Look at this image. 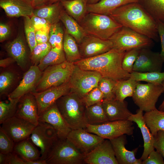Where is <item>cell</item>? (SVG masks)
Segmentation results:
<instances>
[{
	"label": "cell",
	"mask_w": 164,
	"mask_h": 164,
	"mask_svg": "<svg viewBox=\"0 0 164 164\" xmlns=\"http://www.w3.org/2000/svg\"><path fill=\"white\" fill-rule=\"evenodd\" d=\"M109 15L122 26L159 41L156 21L138 2L123 5Z\"/></svg>",
	"instance_id": "6da1fadb"
},
{
	"label": "cell",
	"mask_w": 164,
	"mask_h": 164,
	"mask_svg": "<svg viewBox=\"0 0 164 164\" xmlns=\"http://www.w3.org/2000/svg\"><path fill=\"white\" fill-rule=\"evenodd\" d=\"M125 52L112 48L98 55L81 59L74 64L81 69L97 72L102 77L115 81L127 79L130 77L131 74L125 70L122 66Z\"/></svg>",
	"instance_id": "7a4b0ae2"
},
{
	"label": "cell",
	"mask_w": 164,
	"mask_h": 164,
	"mask_svg": "<svg viewBox=\"0 0 164 164\" xmlns=\"http://www.w3.org/2000/svg\"><path fill=\"white\" fill-rule=\"evenodd\" d=\"M56 103L72 130L85 128L87 124L84 117L86 107L82 98L70 91L58 99Z\"/></svg>",
	"instance_id": "3957f363"
},
{
	"label": "cell",
	"mask_w": 164,
	"mask_h": 164,
	"mask_svg": "<svg viewBox=\"0 0 164 164\" xmlns=\"http://www.w3.org/2000/svg\"><path fill=\"white\" fill-rule=\"evenodd\" d=\"M87 34L109 40L122 26L109 15L87 13L79 23Z\"/></svg>",
	"instance_id": "277c9868"
},
{
	"label": "cell",
	"mask_w": 164,
	"mask_h": 164,
	"mask_svg": "<svg viewBox=\"0 0 164 164\" xmlns=\"http://www.w3.org/2000/svg\"><path fill=\"white\" fill-rule=\"evenodd\" d=\"M75 66L74 63L66 60L48 67L45 70L37 84L36 92L42 91L68 82Z\"/></svg>",
	"instance_id": "5b68a950"
},
{
	"label": "cell",
	"mask_w": 164,
	"mask_h": 164,
	"mask_svg": "<svg viewBox=\"0 0 164 164\" xmlns=\"http://www.w3.org/2000/svg\"><path fill=\"white\" fill-rule=\"evenodd\" d=\"M109 40L112 43L113 48L125 51L135 48H149L153 43L147 36L123 26Z\"/></svg>",
	"instance_id": "8992f818"
},
{
	"label": "cell",
	"mask_w": 164,
	"mask_h": 164,
	"mask_svg": "<svg viewBox=\"0 0 164 164\" xmlns=\"http://www.w3.org/2000/svg\"><path fill=\"white\" fill-rule=\"evenodd\" d=\"M84 157L67 138L59 139L46 160L47 164H81Z\"/></svg>",
	"instance_id": "52a82bcc"
},
{
	"label": "cell",
	"mask_w": 164,
	"mask_h": 164,
	"mask_svg": "<svg viewBox=\"0 0 164 164\" xmlns=\"http://www.w3.org/2000/svg\"><path fill=\"white\" fill-rule=\"evenodd\" d=\"M84 129L104 139L110 140L125 134L132 135L134 127L132 121L126 120L108 121L97 125L87 124Z\"/></svg>",
	"instance_id": "ba28073f"
},
{
	"label": "cell",
	"mask_w": 164,
	"mask_h": 164,
	"mask_svg": "<svg viewBox=\"0 0 164 164\" xmlns=\"http://www.w3.org/2000/svg\"><path fill=\"white\" fill-rule=\"evenodd\" d=\"M75 65L68 82L71 91L82 98L92 89L98 87L102 77L97 72L84 70Z\"/></svg>",
	"instance_id": "9c48e42d"
},
{
	"label": "cell",
	"mask_w": 164,
	"mask_h": 164,
	"mask_svg": "<svg viewBox=\"0 0 164 164\" xmlns=\"http://www.w3.org/2000/svg\"><path fill=\"white\" fill-rule=\"evenodd\" d=\"M163 93L161 84L138 82L132 97L139 109L146 112L156 109V102Z\"/></svg>",
	"instance_id": "30bf717a"
},
{
	"label": "cell",
	"mask_w": 164,
	"mask_h": 164,
	"mask_svg": "<svg viewBox=\"0 0 164 164\" xmlns=\"http://www.w3.org/2000/svg\"><path fill=\"white\" fill-rule=\"evenodd\" d=\"M30 136L32 142L40 149L41 160L46 159L55 143L59 139L53 127L43 122H39Z\"/></svg>",
	"instance_id": "8fae6325"
},
{
	"label": "cell",
	"mask_w": 164,
	"mask_h": 164,
	"mask_svg": "<svg viewBox=\"0 0 164 164\" xmlns=\"http://www.w3.org/2000/svg\"><path fill=\"white\" fill-rule=\"evenodd\" d=\"M1 124L2 129L16 143L28 138L36 126L15 116L7 119Z\"/></svg>",
	"instance_id": "7c38bea8"
},
{
	"label": "cell",
	"mask_w": 164,
	"mask_h": 164,
	"mask_svg": "<svg viewBox=\"0 0 164 164\" xmlns=\"http://www.w3.org/2000/svg\"><path fill=\"white\" fill-rule=\"evenodd\" d=\"M66 138L84 155L104 139L96 134H91L83 128L72 130Z\"/></svg>",
	"instance_id": "4fadbf2b"
},
{
	"label": "cell",
	"mask_w": 164,
	"mask_h": 164,
	"mask_svg": "<svg viewBox=\"0 0 164 164\" xmlns=\"http://www.w3.org/2000/svg\"><path fill=\"white\" fill-rule=\"evenodd\" d=\"M164 63L160 53L153 51L148 48H142L134 64L133 71L160 72Z\"/></svg>",
	"instance_id": "5bb4252c"
},
{
	"label": "cell",
	"mask_w": 164,
	"mask_h": 164,
	"mask_svg": "<svg viewBox=\"0 0 164 164\" xmlns=\"http://www.w3.org/2000/svg\"><path fill=\"white\" fill-rule=\"evenodd\" d=\"M71 90L70 84L68 82L42 91L32 93L37 104L39 116L55 104L60 97L70 92Z\"/></svg>",
	"instance_id": "9a60e30c"
},
{
	"label": "cell",
	"mask_w": 164,
	"mask_h": 164,
	"mask_svg": "<svg viewBox=\"0 0 164 164\" xmlns=\"http://www.w3.org/2000/svg\"><path fill=\"white\" fill-rule=\"evenodd\" d=\"M84 163L87 164H118L110 140L104 139L84 155Z\"/></svg>",
	"instance_id": "2e32d148"
},
{
	"label": "cell",
	"mask_w": 164,
	"mask_h": 164,
	"mask_svg": "<svg viewBox=\"0 0 164 164\" xmlns=\"http://www.w3.org/2000/svg\"><path fill=\"white\" fill-rule=\"evenodd\" d=\"M82 59L89 58L104 53L113 48L109 40H103L87 34L78 44Z\"/></svg>",
	"instance_id": "e0dca14e"
},
{
	"label": "cell",
	"mask_w": 164,
	"mask_h": 164,
	"mask_svg": "<svg viewBox=\"0 0 164 164\" xmlns=\"http://www.w3.org/2000/svg\"><path fill=\"white\" fill-rule=\"evenodd\" d=\"M39 121L52 125L60 139L66 138L72 130L59 111L56 103L39 116Z\"/></svg>",
	"instance_id": "ac0fdd59"
},
{
	"label": "cell",
	"mask_w": 164,
	"mask_h": 164,
	"mask_svg": "<svg viewBox=\"0 0 164 164\" xmlns=\"http://www.w3.org/2000/svg\"><path fill=\"white\" fill-rule=\"evenodd\" d=\"M42 74V71L37 66H31L24 74L17 87L9 95V98H21L27 94L37 84Z\"/></svg>",
	"instance_id": "d6986e66"
},
{
	"label": "cell",
	"mask_w": 164,
	"mask_h": 164,
	"mask_svg": "<svg viewBox=\"0 0 164 164\" xmlns=\"http://www.w3.org/2000/svg\"><path fill=\"white\" fill-rule=\"evenodd\" d=\"M112 144L115 157L119 164H142V160L136 158L135 155L138 148L132 151L125 147L127 143L126 136L122 135L110 139Z\"/></svg>",
	"instance_id": "ffe728a7"
},
{
	"label": "cell",
	"mask_w": 164,
	"mask_h": 164,
	"mask_svg": "<svg viewBox=\"0 0 164 164\" xmlns=\"http://www.w3.org/2000/svg\"><path fill=\"white\" fill-rule=\"evenodd\" d=\"M102 104L108 121L128 120L132 114L125 101H121L115 98L104 100Z\"/></svg>",
	"instance_id": "44dd1931"
},
{
	"label": "cell",
	"mask_w": 164,
	"mask_h": 164,
	"mask_svg": "<svg viewBox=\"0 0 164 164\" xmlns=\"http://www.w3.org/2000/svg\"><path fill=\"white\" fill-rule=\"evenodd\" d=\"M128 120L135 122L141 132L144 142V149L140 159L142 161L146 159L150 152L154 150V136L150 132L144 120L142 111L139 109L136 114H132L130 116Z\"/></svg>",
	"instance_id": "7402d4cb"
},
{
	"label": "cell",
	"mask_w": 164,
	"mask_h": 164,
	"mask_svg": "<svg viewBox=\"0 0 164 164\" xmlns=\"http://www.w3.org/2000/svg\"><path fill=\"white\" fill-rule=\"evenodd\" d=\"M0 6L11 17H31L34 8L27 0H0Z\"/></svg>",
	"instance_id": "603a6c76"
},
{
	"label": "cell",
	"mask_w": 164,
	"mask_h": 164,
	"mask_svg": "<svg viewBox=\"0 0 164 164\" xmlns=\"http://www.w3.org/2000/svg\"><path fill=\"white\" fill-rule=\"evenodd\" d=\"M31 94L25 95L20 101L15 116L36 126L39 122L38 106L34 96Z\"/></svg>",
	"instance_id": "cb8c5ba5"
},
{
	"label": "cell",
	"mask_w": 164,
	"mask_h": 164,
	"mask_svg": "<svg viewBox=\"0 0 164 164\" xmlns=\"http://www.w3.org/2000/svg\"><path fill=\"white\" fill-rule=\"evenodd\" d=\"M138 2V0H101L94 4H87V12L110 15L123 5Z\"/></svg>",
	"instance_id": "d4e9b609"
},
{
	"label": "cell",
	"mask_w": 164,
	"mask_h": 164,
	"mask_svg": "<svg viewBox=\"0 0 164 164\" xmlns=\"http://www.w3.org/2000/svg\"><path fill=\"white\" fill-rule=\"evenodd\" d=\"M60 20L64 25L65 30L74 38L78 44L87 35L79 23L63 9L60 12Z\"/></svg>",
	"instance_id": "484cf974"
},
{
	"label": "cell",
	"mask_w": 164,
	"mask_h": 164,
	"mask_svg": "<svg viewBox=\"0 0 164 164\" xmlns=\"http://www.w3.org/2000/svg\"><path fill=\"white\" fill-rule=\"evenodd\" d=\"M6 49L9 54L13 58L17 64L23 68L27 61V53L24 41L20 36L8 43Z\"/></svg>",
	"instance_id": "4316f807"
},
{
	"label": "cell",
	"mask_w": 164,
	"mask_h": 164,
	"mask_svg": "<svg viewBox=\"0 0 164 164\" xmlns=\"http://www.w3.org/2000/svg\"><path fill=\"white\" fill-rule=\"evenodd\" d=\"M60 2L67 12L79 23L87 13L86 0H61Z\"/></svg>",
	"instance_id": "83f0119b"
},
{
	"label": "cell",
	"mask_w": 164,
	"mask_h": 164,
	"mask_svg": "<svg viewBox=\"0 0 164 164\" xmlns=\"http://www.w3.org/2000/svg\"><path fill=\"white\" fill-rule=\"evenodd\" d=\"M63 7L60 1L35 9L33 15L45 19L51 25L59 22Z\"/></svg>",
	"instance_id": "f1b7e54d"
},
{
	"label": "cell",
	"mask_w": 164,
	"mask_h": 164,
	"mask_svg": "<svg viewBox=\"0 0 164 164\" xmlns=\"http://www.w3.org/2000/svg\"><path fill=\"white\" fill-rule=\"evenodd\" d=\"M28 138L16 143L13 152L25 161L40 159V152L30 142Z\"/></svg>",
	"instance_id": "f546056e"
},
{
	"label": "cell",
	"mask_w": 164,
	"mask_h": 164,
	"mask_svg": "<svg viewBox=\"0 0 164 164\" xmlns=\"http://www.w3.org/2000/svg\"><path fill=\"white\" fill-rule=\"evenodd\" d=\"M144 120L154 136L158 131H164V111L156 109L145 112L143 114Z\"/></svg>",
	"instance_id": "4dcf8cb0"
},
{
	"label": "cell",
	"mask_w": 164,
	"mask_h": 164,
	"mask_svg": "<svg viewBox=\"0 0 164 164\" xmlns=\"http://www.w3.org/2000/svg\"><path fill=\"white\" fill-rule=\"evenodd\" d=\"M131 77L117 80L114 88L115 99L124 101L128 97H132L138 83Z\"/></svg>",
	"instance_id": "1f68e13d"
},
{
	"label": "cell",
	"mask_w": 164,
	"mask_h": 164,
	"mask_svg": "<svg viewBox=\"0 0 164 164\" xmlns=\"http://www.w3.org/2000/svg\"><path fill=\"white\" fill-rule=\"evenodd\" d=\"M102 102L86 107L84 117L87 124L97 125L108 121Z\"/></svg>",
	"instance_id": "d6a6232c"
},
{
	"label": "cell",
	"mask_w": 164,
	"mask_h": 164,
	"mask_svg": "<svg viewBox=\"0 0 164 164\" xmlns=\"http://www.w3.org/2000/svg\"><path fill=\"white\" fill-rule=\"evenodd\" d=\"M63 49L67 61L74 63L82 59L78 44L74 38L65 30Z\"/></svg>",
	"instance_id": "836d02e7"
},
{
	"label": "cell",
	"mask_w": 164,
	"mask_h": 164,
	"mask_svg": "<svg viewBox=\"0 0 164 164\" xmlns=\"http://www.w3.org/2000/svg\"><path fill=\"white\" fill-rule=\"evenodd\" d=\"M138 2L155 21L164 23V0H138Z\"/></svg>",
	"instance_id": "e575fe53"
},
{
	"label": "cell",
	"mask_w": 164,
	"mask_h": 164,
	"mask_svg": "<svg viewBox=\"0 0 164 164\" xmlns=\"http://www.w3.org/2000/svg\"><path fill=\"white\" fill-rule=\"evenodd\" d=\"M66 60V58L63 49L52 47L37 66L42 71L50 66L61 63Z\"/></svg>",
	"instance_id": "d590c367"
},
{
	"label": "cell",
	"mask_w": 164,
	"mask_h": 164,
	"mask_svg": "<svg viewBox=\"0 0 164 164\" xmlns=\"http://www.w3.org/2000/svg\"><path fill=\"white\" fill-rule=\"evenodd\" d=\"M130 74V77L138 82L143 81L149 83L161 84L164 80V72L133 71Z\"/></svg>",
	"instance_id": "8d00e7d4"
},
{
	"label": "cell",
	"mask_w": 164,
	"mask_h": 164,
	"mask_svg": "<svg viewBox=\"0 0 164 164\" xmlns=\"http://www.w3.org/2000/svg\"><path fill=\"white\" fill-rule=\"evenodd\" d=\"M64 34V31L59 22L51 25L48 42L52 47L63 49Z\"/></svg>",
	"instance_id": "74e56055"
},
{
	"label": "cell",
	"mask_w": 164,
	"mask_h": 164,
	"mask_svg": "<svg viewBox=\"0 0 164 164\" xmlns=\"http://www.w3.org/2000/svg\"><path fill=\"white\" fill-rule=\"evenodd\" d=\"M20 98L12 99L9 98V101L0 102V124L7 119L15 116L17 105Z\"/></svg>",
	"instance_id": "f35d334b"
},
{
	"label": "cell",
	"mask_w": 164,
	"mask_h": 164,
	"mask_svg": "<svg viewBox=\"0 0 164 164\" xmlns=\"http://www.w3.org/2000/svg\"><path fill=\"white\" fill-rule=\"evenodd\" d=\"M116 81L104 77L101 79L98 87L103 94L104 100L115 98L114 88Z\"/></svg>",
	"instance_id": "ab89813d"
},
{
	"label": "cell",
	"mask_w": 164,
	"mask_h": 164,
	"mask_svg": "<svg viewBox=\"0 0 164 164\" xmlns=\"http://www.w3.org/2000/svg\"><path fill=\"white\" fill-rule=\"evenodd\" d=\"M141 49L135 48L125 52L122 62V66L125 70L130 73L133 71L134 64Z\"/></svg>",
	"instance_id": "60d3db41"
},
{
	"label": "cell",
	"mask_w": 164,
	"mask_h": 164,
	"mask_svg": "<svg viewBox=\"0 0 164 164\" xmlns=\"http://www.w3.org/2000/svg\"><path fill=\"white\" fill-rule=\"evenodd\" d=\"M24 26L26 41L31 52L37 44L36 38V30L33 26L30 17H24Z\"/></svg>",
	"instance_id": "b9f144b4"
},
{
	"label": "cell",
	"mask_w": 164,
	"mask_h": 164,
	"mask_svg": "<svg viewBox=\"0 0 164 164\" xmlns=\"http://www.w3.org/2000/svg\"><path fill=\"white\" fill-rule=\"evenodd\" d=\"M52 46L49 42L37 44L31 52V59L35 64H39L50 51Z\"/></svg>",
	"instance_id": "7bdbcfd3"
},
{
	"label": "cell",
	"mask_w": 164,
	"mask_h": 164,
	"mask_svg": "<svg viewBox=\"0 0 164 164\" xmlns=\"http://www.w3.org/2000/svg\"><path fill=\"white\" fill-rule=\"evenodd\" d=\"M86 107L102 102L104 99L103 94L98 87L94 88L82 98Z\"/></svg>",
	"instance_id": "ee69618b"
},
{
	"label": "cell",
	"mask_w": 164,
	"mask_h": 164,
	"mask_svg": "<svg viewBox=\"0 0 164 164\" xmlns=\"http://www.w3.org/2000/svg\"><path fill=\"white\" fill-rule=\"evenodd\" d=\"M14 142L0 127V152L8 154L12 152L15 144Z\"/></svg>",
	"instance_id": "f6af8a7d"
},
{
	"label": "cell",
	"mask_w": 164,
	"mask_h": 164,
	"mask_svg": "<svg viewBox=\"0 0 164 164\" xmlns=\"http://www.w3.org/2000/svg\"><path fill=\"white\" fill-rule=\"evenodd\" d=\"M14 78L12 73L5 72L0 75V92L1 94L3 93L12 84Z\"/></svg>",
	"instance_id": "bcb514c9"
},
{
	"label": "cell",
	"mask_w": 164,
	"mask_h": 164,
	"mask_svg": "<svg viewBox=\"0 0 164 164\" xmlns=\"http://www.w3.org/2000/svg\"><path fill=\"white\" fill-rule=\"evenodd\" d=\"M36 31L50 30L51 25L44 19L33 15L30 17Z\"/></svg>",
	"instance_id": "7dc6e473"
},
{
	"label": "cell",
	"mask_w": 164,
	"mask_h": 164,
	"mask_svg": "<svg viewBox=\"0 0 164 164\" xmlns=\"http://www.w3.org/2000/svg\"><path fill=\"white\" fill-rule=\"evenodd\" d=\"M154 138V147L164 159V131H158Z\"/></svg>",
	"instance_id": "c3c4849f"
},
{
	"label": "cell",
	"mask_w": 164,
	"mask_h": 164,
	"mask_svg": "<svg viewBox=\"0 0 164 164\" xmlns=\"http://www.w3.org/2000/svg\"><path fill=\"white\" fill-rule=\"evenodd\" d=\"M163 157L156 150L150 152L147 158L142 161V164H164Z\"/></svg>",
	"instance_id": "681fc988"
},
{
	"label": "cell",
	"mask_w": 164,
	"mask_h": 164,
	"mask_svg": "<svg viewBox=\"0 0 164 164\" xmlns=\"http://www.w3.org/2000/svg\"><path fill=\"white\" fill-rule=\"evenodd\" d=\"M158 32L161 42L160 55L164 62V23L159 20L156 21Z\"/></svg>",
	"instance_id": "f907efd6"
},
{
	"label": "cell",
	"mask_w": 164,
	"mask_h": 164,
	"mask_svg": "<svg viewBox=\"0 0 164 164\" xmlns=\"http://www.w3.org/2000/svg\"><path fill=\"white\" fill-rule=\"evenodd\" d=\"M50 30H40L36 31V38L37 44L48 42Z\"/></svg>",
	"instance_id": "816d5d0a"
},
{
	"label": "cell",
	"mask_w": 164,
	"mask_h": 164,
	"mask_svg": "<svg viewBox=\"0 0 164 164\" xmlns=\"http://www.w3.org/2000/svg\"><path fill=\"white\" fill-rule=\"evenodd\" d=\"M5 164H26L25 161L14 152L7 154Z\"/></svg>",
	"instance_id": "f5cc1de1"
},
{
	"label": "cell",
	"mask_w": 164,
	"mask_h": 164,
	"mask_svg": "<svg viewBox=\"0 0 164 164\" xmlns=\"http://www.w3.org/2000/svg\"><path fill=\"white\" fill-rule=\"evenodd\" d=\"M11 34L10 28L7 24L0 23V41L2 42L6 40Z\"/></svg>",
	"instance_id": "db71d44e"
},
{
	"label": "cell",
	"mask_w": 164,
	"mask_h": 164,
	"mask_svg": "<svg viewBox=\"0 0 164 164\" xmlns=\"http://www.w3.org/2000/svg\"><path fill=\"white\" fill-rule=\"evenodd\" d=\"M52 0H35L33 7L35 9L38 8L51 4Z\"/></svg>",
	"instance_id": "11a10c76"
},
{
	"label": "cell",
	"mask_w": 164,
	"mask_h": 164,
	"mask_svg": "<svg viewBox=\"0 0 164 164\" xmlns=\"http://www.w3.org/2000/svg\"><path fill=\"white\" fill-rule=\"evenodd\" d=\"M15 61L14 59L12 57L7 58L0 60V67H5Z\"/></svg>",
	"instance_id": "9f6ffc18"
},
{
	"label": "cell",
	"mask_w": 164,
	"mask_h": 164,
	"mask_svg": "<svg viewBox=\"0 0 164 164\" xmlns=\"http://www.w3.org/2000/svg\"><path fill=\"white\" fill-rule=\"evenodd\" d=\"M26 164H47L46 160L39 159L34 161H25Z\"/></svg>",
	"instance_id": "6f0895ef"
},
{
	"label": "cell",
	"mask_w": 164,
	"mask_h": 164,
	"mask_svg": "<svg viewBox=\"0 0 164 164\" xmlns=\"http://www.w3.org/2000/svg\"><path fill=\"white\" fill-rule=\"evenodd\" d=\"M7 159V154L0 152V164H5Z\"/></svg>",
	"instance_id": "680465c9"
},
{
	"label": "cell",
	"mask_w": 164,
	"mask_h": 164,
	"mask_svg": "<svg viewBox=\"0 0 164 164\" xmlns=\"http://www.w3.org/2000/svg\"><path fill=\"white\" fill-rule=\"evenodd\" d=\"M161 85L163 87V93H164V80L162 81ZM158 109L161 111H164V100L159 106Z\"/></svg>",
	"instance_id": "91938a15"
},
{
	"label": "cell",
	"mask_w": 164,
	"mask_h": 164,
	"mask_svg": "<svg viewBox=\"0 0 164 164\" xmlns=\"http://www.w3.org/2000/svg\"><path fill=\"white\" fill-rule=\"evenodd\" d=\"M101 0H86L87 4H92L96 3Z\"/></svg>",
	"instance_id": "94428289"
},
{
	"label": "cell",
	"mask_w": 164,
	"mask_h": 164,
	"mask_svg": "<svg viewBox=\"0 0 164 164\" xmlns=\"http://www.w3.org/2000/svg\"><path fill=\"white\" fill-rule=\"evenodd\" d=\"M33 6V5L35 0H27Z\"/></svg>",
	"instance_id": "6125c7cd"
},
{
	"label": "cell",
	"mask_w": 164,
	"mask_h": 164,
	"mask_svg": "<svg viewBox=\"0 0 164 164\" xmlns=\"http://www.w3.org/2000/svg\"><path fill=\"white\" fill-rule=\"evenodd\" d=\"M60 0H52L51 3L52 4L56 2L60 1Z\"/></svg>",
	"instance_id": "be15d7a7"
}]
</instances>
